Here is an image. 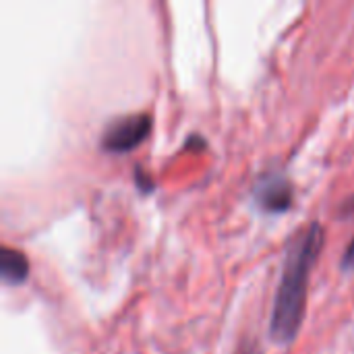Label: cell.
<instances>
[{"instance_id": "6da1fadb", "label": "cell", "mask_w": 354, "mask_h": 354, "mask_svg": "<svg viewBox=\"0 0 354 354\" xmlns=\"http://www.w3.org/2000/svg\"><path fill=\"white\" fill-rule=\"evenodd\" d=\"M324 243V226L319 222H311L299 230L288 245L270 322V338L280 346L292 344L301 332L307 311L309 276L322 255Z\"/></svg>"}, {"instance_id": "7a4b0ae2", "label": "cell", "mask_w": 354, "mask_h": 354, "mask_svg": "<svg viewBox=\"0 0 354 354\" xmlns=\"http://www.w3.org/2000/svg\"><path fill=\"white\" fill-rule=\"evenodd\" d=\"M153 118L147 112L139 114H124L120 118H114L102 135V149L108 153H127L135 147H139L151 133Z\"/></svg>"}, {"instance_id": "3957f363", "label": "cell", "mask_w": 354, "mask_h": 354, "mask_svg": "<svg viewBox=\"0 0 354 354\" xmlns=\"http://www.w3.org/2000/svg\"><path fill=\"white\" fill-rule=\"evenodd\" d=\"M253 197L261 209L272 212V214H280V212H288L292 207L295 187L278 170L263 172L253 187Z\"/></svg>"}, {"instance_id": "277c9868", "label": "cell", "mask_w": 354, "mask_h": 354, "mask_svg": "<svg viewBox=\"0 0 354 354\" xmlns=\"http://www.w3.org/2000/svg\"><path fill=\"white\" fill-rule=\"evenodd\" d=\"M0 276L6 284H23L29 278V259L25 253L4 247L0 253Z\"/></svg>"}, {"instance_id": "5b68a950", "label": "cell", "mask_w": 354, "mask_h": 354, "mask_svg": "<svg viewBox=\"0 0 354 354\" xmlns=\"http://www.w3.org/2000/svg\"><path fill=\"white\" fill-rule=\"evenodd\" d=\"M340 266H342V270H344V272H351V270H354V239H353V243L346 247V251H344V255H342Z\"/></svg>"}, {"instance_id": "8992f818", "label": "cell", "mask_w": 354, "mask_h": 354, "mask_svg": "<svg viewBox=\"0 0 354 354\" xmlns=\"http://www.w3.org/2000/svg\"><path fill=\"white\" fill-rule=\"evenodd\" d=\"M236 354H263V353H261V348H259V344H257L255 340H245V342L239 346Z\"/></svg>"}, {"instance_id": "52a82bcc", "label": "cell", "mask_w": 354, "mask_h": 354, "mask_svg": "<svg viewBox=\"0 0 354 354\" xmlns=\"http://www.w3.org/2000/svg\"><path fill=\"white\" fill-rule=\"evenodd\" d=\"M135 180H137V185H139L141 189H145V191H149V189H151V185H147V183H151V180H149V176H145V174H143V170H141V168H137V172H135Z\"/></svg>"}]
</instances>
